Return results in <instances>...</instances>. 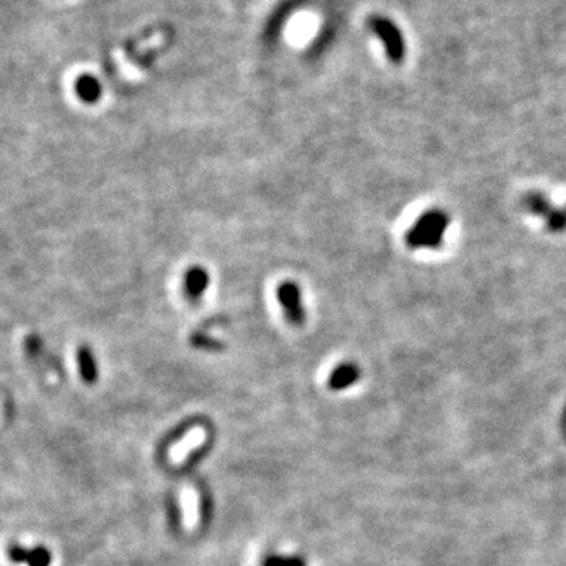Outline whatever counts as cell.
Instances as JSON below:
<instances>
[{
	"mask_svg": "<svg viewBox=\"0 0 566 566\" xmlns=\"http://www.w3.org/2000/svg\"><path fill=\"white\" fill-rule=\"evenodd\" d=\"M449 224L450 217L445 211H424L406 233V246L411 249H439L444 242Z\"/></svg>",
	"mask_w": 566,
	"mask_h": 566,
	"instance_id": "cell-1",
	"label": "cell"
},
{
	"mask_svg": "<svg viewBox=\"0 0 566 566\" xmlns=\"http://www.w3.org/2000/svg\"><path fill=\"white\" fill-rule=\"evenodd\" d=\"M368 25L384 45L385 54H387L390 62L400 65L406 57V43L394 21L384 18V16H373V18H370Z\"/></svg>",
	"mask_w": 566,
	"mask_h": 566,
	"instance_id": "cell-2",
	"label": "cell"
},
{
	"mask_svg": "<svg viewBox=\"0 0 566 566\" xmlns=\"http://www.w3.org/2000/svg\"><path fill=\"white\" fill-rule=\"evenodd\" d=\"M277 297H279L280 306L285 310V317L291 324L301 326L306 323V310L302 306L301 290L295 282H285L282 283L277 290Z\"/></svg>",
	"mask_w": 566,
	"mask_h": 566,
	"instance_id": "cell-3",
	"label": "cell"
},
{
	"mask_svg": "<svg viewBox=\"0 0 566 566\" xmlns=\"http://www.w3.org/2000/svg\"><path fill=\"white\" fill-rule=\"evenodd\" d=\"M8 557L13 563H24L27 566H51L52 563V554L45 546L29 549L12 544L8 547Z\"/></svg>",
	"mask_w": 566,
	"mask_h": 566,
	"instance_id": "cell-4",
	"label": "cell"
},
{
	"mask_svg": "<svg viewBox=\"0 0 566 566\" xmlns=\"http://www.w3.org/2000/svg\"><path fill=\"white\" fill-rule=\"evenodd\" d=\"M359 378H361V370H359L356 363L345 362V363H340L337 368H334V372H332L329 376L328 385L330 390L341 392L356 384Z\"/></svg>",
	"mask_w": 566,
	"mask_h": 566,
	"instance_id": "cell-5",
	"label": "cell"
},
{
	"mask_svg": "<svg viewBox=\"0 0 566 566\" xmlns=\"http://www.w3.org/2000/svg\"><path fill=\"white\" fill-rule=\"evenodd\" d=\"M210 285V274L205 268L194 266L186 272L184 277V293L190 301H197L205 295L206 288Z\"/></svg>",
	"mask_w": 566,
	"mask_h": 566,
	"instance_id": "cell-6",
	"label": "cell"
},
{
	"mask_svg": "<svg viewBox=\"0 0 566 566\" xmlns=\"http://www.w3.org/2000/svg\"><path fill=\"white\" fill-rule=\"evenodd\" d=\"M74 89L80 100L84 102H89V104H95L102 95V87L100 84V80L93 78L91 74L80 76V78L76 80Z\"/></svg>",
	"mask_w": 566,
	"mask_h": 566,
	"instance_id": "cell-7",
	"label": "cell"
},
{
	"mask_svg": "<svg viewBox=\"0 0 566 566\" xmlns=\"http://www.w3.org/2000/svg\"><path fill=\"white\" fill-rule=\"evenodd\" d=\"M78 363H79V373L80 378L85 384L93 385L98 381V367H96V359L93 356V351H91L90 346L82 345L78 350Z\"/></svg>",
	"mask_w": 566,
	"mask_h": 566,
	"instance_id": "cell-8",
	"label": "cell"
},
{
	"mask_svg": "<svg viewBox=\"0 0 566 566\" xmlns=\"http://www.w3.org/2000/svg\"><path fill=\"white\" fill-rule=\"evenodd\" d=\"M522 206H524V210L527 212H530V214L544 217V219H546L554 210L551 200H549L543 192H538V190L525 194L524 199H522Z\"/></svg>",
	"mask_w": 566,
	"mask_h": 566,
	"instance_id": "cell-9",
	"label": "cell"
},
{
	"mask_svg": "<svg viewBox=\"0 0 566 566\" xmlns=\"http://www.w3.org/2000/svg\"><path fill=\"white\" fill-rule=\"evenodd\" d=\"M546 227L551 233L566 231V208L565 210L554 208L551 214L546 217Z\"/></svg>",
	"mask_w": 566,
	"mask_h": 566,
	"instance_id": "cell-10",
	"label": "cell"
},
{
	"mask_svg": "<svg viewBox=\"0 0 566 566\" xmlns=\"http://www.w3.org/2000/svg\"><path fill=\"white\" fill-rule=\"evenodd\" d=\"M263 566H306V560L293 555V557H282V555H271L263 562Z\"/></svg>",
	"mask_w": 566,
	"mask_h": 566,
	"instance_id": "cell-11",
	"label": "cell"
}]
</instances>
